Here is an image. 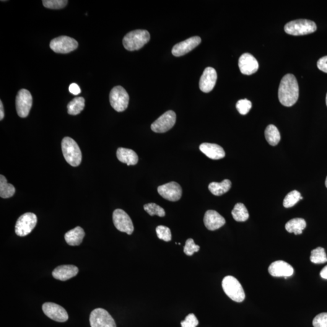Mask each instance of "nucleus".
I'll list each match as a JSON object with an SVG mask.
<instances>
[{"instance_id": "32", "label": "nucleus", "mask_w": 327, "mask_h": 327, "mask_svg": "<svg viewBox=\"0 0 327 327\" xmlns=\"http://www.w3.org/2000/svg\"><path fill=\"white\" fill-rule=\"evenodd\" d=\"M144 209L150 216L157 215L160 217H164L165 215V210L155 203L145 204L144 206Z\"/></svg>"}, {"instance_id": "31", "label": "nucleus", "mask_w": 327, "mask_h": 327, "mask_svg": "<svg viewBox=\"0 0 327 327\" xmlns=\"http://www.w3.org/2000/svg\"><path fill=\"white\" fill-rule=\"evenodd\" d=\"M300 193L297 191H293L287 194L285 197L283 205L285 208H290L297 204L300 201Z\"/></svg>"}, {"instance_id": "41", "label": "nucleus", "mask_w": 327, "mask_h": 327, "mask_svg": "<svg viewBox=\"0 0 327 327\" xmlns=\"http://www.w3.org/2000/svg\"><path fill=\"white\" fill-rule=\"evenodd\" d=\"M4 117V111L2 101H0V120L2 121Z\"/></svg>"}, {"instance_id": "15", "label": "nucleus", "mask_w": 327, "mask_h": 327, "mask_svg": "<svg viewBox=\"0 0 327 327\" xmlns=\"http://www.w3.org/2000/svg\"><path fill=\"white\" fill-rule=\"evenodd\" d=\"M217 73L213 67H207L199 80V89L204 93H209L214 89L217 81Z\"/></svg>"}, {"instance_id": "19", "label": "nucleus", "mask_w": 327, "mask_h": 327, "mask_svg": "<svg viewBox=\"0 0 327 327\" xmlns=\"http://www.w3.org/2000/svg\"><path fill=\"white\" fill-rule=\"evenodd\" d=\"M204 222L207 229L214 231L219 229L225 224V219L215 210H208L204 215Z\"/></svg>"}, {"instance_id": "22", "label": "nucleus", "mask_w": 327, "mask_h": 327, "mask_svg": "<svg viewBox=\"0 0 327 327\" xmlns=\"http://www.w3.org/2000/svg\"><path fill=\"white\" fill-rule=\"evenodd\" d=\"M116 157L119 162L126 164L127 165H136L138 162V157L136 152L126 148H118L116 152Z\"/></svg>"}, {"instance_id": "39", "label": "nucleus", "mask_w": 327, "mask_h": 327, "mask_svg": "<svg viewBox=\"0 0 327 327\" xmlns=\"http://www.w3.org/2000/svg\"><path fill=\"white\" fill-rule=\"evenodd\" d=\"M317 66L320 71L327 73V56L322 57L321 58L319 59L317 63Z\"/></svg>"}, {"instance_id": "44", "label": "nucleus", "mask_w": 327, "mask_h": 327, "mask_svg": "<svg viewBox=\"0 0 327 327\" xmlns=\"http://www.w3.org/2000/svg\"><path fill=\"white\" fill-rule=\"evenodd\" d=\"M326 105H327V95H326Z\"/></svg>"}, {"instance_id": "16", "label": "nucleus", "mask_w": 327, "mask_h": 327, "mask_svg": "<svg viewBox=\"0 0 327 327\" xmlns=\"http://www.w3.org/2000/svg\"><path fill=\"white\" fill-rule=\"evenodd\" d=\"M239 68L243 74L250 75L254 74L259 69V64L252 54H244L240 56L238 62Z\"/></svg>"}, {"instance_id": "13", "label": "nucleus", "mask_w": 327, "mask_h": 327, "mask_svg": "<svg viewBox=\"0 0 327 327\" xmlns=\"http://www.w3.org/2000/svg\"><path fill=\"white\" fill-rule=\"evenodd\" d=\"M158 191L163 198L172 202L180 200L183 194L180 184L174 181L158 187Z\"/></svg>"}, {"instance_id": "24", "label": "nucleus", "mask_w": 327, "mask_h": 327, "mask_svg": "<svg viewBox=\"0 0 327 327\" xmlns=\"http://www.w3.org/2000/svg\"><path fill=\"white\" fill-rule=\"evenodd\" d=\"M232 187V183L228 180H224L221 183L213 182L209 186L210 192L215 196H221L227 193Z\"/></svg>"}, {"instance_id": "11", "label": "nucleus", "mask_w": 327, "mask_h": 327, "mask_svg": "<svg viewBox=\"0 0 327 327\" xmlns=\"http://www.w3.org/2000/svg\"><path fill=\"white\" fill-rule=\"evenodd\" d=\"M176 119L175 111L168 110L152 124L151 129L156 133H165L175 125Z\"/></svg>"}, {"instance_id": "5", "label": "nucleus", "mask_w": 327, "mask_h": 327, "mask_svg": "<svg viewBox=\"0 0 327 327\" xmlns=\"http://www.w3.org/2000/svg\"><path fill=\"white\" fill-rule=\"evenodd\" d=\"M222 287L225 294L231 300L237 302H243L245 298V290L240 282L232 276L225 277L222 280Z\"/></svg>"}, {"instance_id": "28", "label": "nucleus", "mask_w": 327, "mask_h": 327, "mask_svg": "<svg viewBox=\"0 0 327 327\" xmlns=\"http://www.w3.org/2000/svg\"><path fill=\"white\" fill-rule=\"evenodd\" d=\"M85 107V100L82 97H77L67 105V112L69 115H79Z\"/></svg>"}, {"instance_id": "4", "label": "nucleus", "mask_w": 327, "mask_h": 327, "mask_svg": "<svg viewBox=\"0 0 327 327\" xmlns=\"http://www.w3.org/2000/svg\"><path fill=\"white\" fill-rule=\"evenodd\" d=\"M317 30L316 23L313 21L300 19L293 20L285 25V32L288 34L301 36L310 34Z\"/></svg>"}, {"instance_id": "12", "label": "nucleus", "mask_w": 327, "mask_h": 327, "mask_svg": "<svg viewBox=\"0 0 327 327\" xmlns=\"http://www.w3.org/2000/svg\"><path fill=\"white\" fill-rule=\"evenodd\" d=\"M113 221L115 226L121 232L132 235L134 231V226L131 218L123 210L116 209L113 212Z\"/></svg>"}, {"instance_id": "6", "label": "nucleus", "mask_w": 327, "mask_h": 327, "mask_svg": "<svg viewBox=\"0 0 327 327\" xmlns=\"http://www.w3.org/2000/svg\"><path fill=\"white\" fill-rule=\"evenodd\" d=\"M110 105L116 111L121 112L128 107L129 95L120 85L113 87L109 95Z\"/></svg>"}, {"instance_id": "37", "label": "nucleus", "mask_w": 327, "mask_h": 327, "mask_svg": "<svg viewBox=\"0 0 327 327\" xmlns=\"http://www.w3.org/2000/svg\"><path fill=\"white\" fill-rule=\"evenodd\" d=\"M198 324V319L193 313L189 314L186 316L185 320L181 323L182 327H196Z\"/></svg>"}, {"instance_id": "10", "label": "nucleus", "mask_w": 327, "mask_h": 327, "mask_svg": "<svg viewBox=\"0 0 327 327\" xmlns=\"http://www.w3.org/2000/svg\"><path fill=\"white\" fill-rule=\"evenodd\" d=\"M32 106V97L29 91L21 89L16 97V109L18 116L21 118L27 117Z\"/></svg>"}, {"instance_id": "14", "label": "nucleus", "mask_w": 327, "mask_h": 327, "mask_svg": "<svg viewBox=\"0 0 327 327\" xmlns=\"http://www.w3.org/2000/svg\"><path fill=\"white\" fill-rule=\"evenodd\" d=\"M44 313L49 318L59 323L68 320L69 316L66 310L61 306L53 302H46L43 305Z\"/></svg>"}, {"instance_id": "29", "label": "nucleus", "mask_w": 327, "mask_h": 327, "mask_svg": "<svg viewBox=\"0 0 327 327\" xmlns=\"http://www.w3.org/2000/svg\"><path fill=\"white\" fill-rule=\"evenodd\" d=\"M232 215L234 219L238 222H245L248 219L249 214L245 204H236L233 209Z\"/></svg>"}, {"instance_id": "30", "label": "nucleus", "mask_w": 327, "mask_h": 327, "mask_svg": "<svg viewBox=\"0 0 327 327\" xmlns=\"http://www.w3.org/2000/svg\"><path fill=\"white\" fill-rule=\"evenodd\" d=\"M310 261L314 264H323L327 262V257L324 248H316L311 251Z\"/></svg>"}, {"instance_id": "27", "label": "nucleus", "mask_w": 327, "mask_h": 327, "mask_svg": "<svg viewBox=\"0 0 327 327\" xmlns=\"http://www.w3.org/2000/svg\"><path fill=\"white\" fill-rule=\"evenodd\" d=\"M15 189L12 184L7 183L3 175H0V196L2 198H9L14 195Z\"/></svg>"}, {"instance_id": "2", "label": "nucleus", "mask_w": 327, "mask_h": 327, "mask_svg": "<svg viewBox=\"0 0 327 327\" xmlns=\"http://www.w3.org/2000/svg\"><path fill=\"white\" fill-rule=\"evenodd\" d=\"M62 152L67 163L77 167L82 163V154L79 145L70 137H64L61 142Z\"/></svg>"}, {"instance_id": "38", "label": "nucleus", "mask_w": 327, "mask_h": 327, "mask_svg": "<svg viewBox=\"0 0 327 327\" xmlns=\"http://www.w3.org/2000/svg\"><path fill=\"white\" fill-rule=\"evenodd\" d=\"M314 327H327V313L319 314L313 321Z\"/></svg>"}, {"instance_id": "26", "label": "nucleus", "mask_w": 327, "mask_h": 327, "mask_svg": "<svg viewBox=\"0 0 327 327\" xmlns=\"http://www.w3.org/2000/svg\"><path fill=\"white\" fill-rule=\"evenodd\" d=\"M265 137L267 142L272 146H275L281 140V134L277 127L272 124L267 127L265 131Z\"/></svg>"}, {"instance_id": "1", "label": "nucleus", "mask_w": 327, "mask_h": 327, "mask_svg": "<svg viewBox=\"0 0 327 327\" xmlns=\"http://www.w3.org/2000/svg\"><path fill=\"white\" fill-rule=\"evenodd\" d=\"M299 85L295 75H285L280 82L278 98L280 103L286 107H291L299 98Z\"/></svg>"}, {"instance_id": "43", "label": "nucleus", "mask_w": 327, "mask_h": 327, "mask_svg": "<svg viewBox=\"0 0 327 327\" xmlns=\"http://www.w3.org/2000/svg\"><path fill=\"white\" fill-rule=\"evenodd\" d=\"M326 186L327 188V178H326Z\"/></svg>"}, {"instance_id": "35", "label": "nucleus", "mask_w": 327, "mask_h": 327, "mask_svg": "<svg viewBox=\"0 0 327 327\" xmlns=\"http://www.w3.org/2000/svg\"><path fill=\"white\" fill-rule=\"evenodd\" d=\"M236 107L241 115H245L252 108V104L250 101L246 99L240 100L236 103Z\"/></svg>"}, {"instance_id": "7", "label": "nucleus", "mask_w": 327, "mask_h": 327, "mask_svg": "<svg viewBox=\"0 0 327 327\" xmlns=\"http://www.w3.org/2000/svg\"><path fill=\"white\" fill-rule=\"evenodd\" d=\"M37 224V217L33 213L28 212L23 214L17 220L15 225V233L18 236H27L32 232Z\"/></svg>"}, {"instance_id": "8", "label": "nucleus", "mask_w": 327, "mask_h": 327, "mask_svg": "<svg viewBox=\"0 0 327 327\" xmlns=\"http://www.w3.org/2000/svg\"><path fill=\"white\" fill-rule=\"evenodd\" d=\"M79 43L75 39L67 36H61L51 41L50 48L57 54H68L78 48Z\"/></svg>"}, {"instance_id": "21", "label": "nucleus", "mask_w": 327, "mask_h": 327, "mask_svg": "<svg viewBox=\"0 0 327 327\" xmlns=\"http://www.w3.org/2000/svg\"><path fill=\"white\" fill-rule=\"evenodd\" d=\"M199 150L207 157L212 160H220L224 158L225 153L222 147L216 144L202 143L200 145Z\"/></svg>"}, {"instance_id": "34", "label": "nucleus", "mask_w": 327, "mask_h": 327, "mask_svg": "<svg viewBox=\"0 0 327 327\" xmlns=\"http://www.w3.org/2000/svg\"><path fill=\"white\" fill-rule=\"evenodd\" d=\"M156 232H157L158 238L160 240L164 241L165 242H168L172 240V233H171L170 228L167 227L159 225L156 228Z\"/></svg>"}, {"instance_id": "3", "label": "nucleus", "mask_w": 327, "mask_h": 327, "mask_svg": "<svg viewBox=\"0 0 327 327\" xmlns=\"http://www.w3.org/2000/svg\"><path fill=\"white\" fill-rule=\"evenodd\" d=\"M150 35L145 30H136L124 36L123 43L124 48L129 51L139 50L150 41Z\"/></svg>"}, {"instance_id": "42", "label": "nucleus", "mask_w": 327, "mask_h": 327, "mask_svg": "<svg viewBox=\"0 0 327 327\" xmlns=\"http://www.w3.org/2000/svg\"><path fill=\"white\" fill-rule=\"evenodd\" d=\"M320 275L323 279H327V266L322 270V271L320 272Z\"/></svg>"}, {"instance_id": "40", "label": "nucleus", "mask_w": 327, "mask_h": 327, "mask_svg": "<svg viewBox=\"0 0 327 327\" xmlns=\"http://www.w3.org/2000/svg\"><path fill=\"white\" fill-rule=\"evenodd\" d=\"M69 90L74 95H79L82 92L79 85L76 84V83H72V84L70 85Z\"/></svg>"}, {"instance_id": "36", "label": "nucleus", "mask_w": 327, "mask_h": 327, "mask_svg": "<svg viewBox=\"0 0 327 327\" xmlns=\"http://www.w3.org/2000/svg\"><path fill=\"white\" fill-rule=\"evenodd\" d=\"M200 246L194 244L193 239H188L186 241V245L184 246V252L188 256H192L194 253L198 252Z\"/></svg>"}, {"instance_id": "20", "label": "nucleus", "mask_w": 327, "mask_h": 327, "mask_svg": "<svg viewBox=\"0 0 327 327\" xmlns=\"http://www.w3.org/2000/svg\"><path fill=\"white\" fill-rule=\"evenodd\" d=\"M79 272V270L76 266L73 265H63L54 269L53 276L54 279L65 281L77 276Z\"/></svg>"}, {"instance_id": "18", "label": "nucleus", "mask_w": 327, "mask_h": 327, "mask_svg": "<svg viewBox=\"0 0 327 327\" xmlns=\"http://www.w3.org/2000/svg\"><path fill=\"white\" fill-rule=\"evenodd\" d=\"M269 273L274 277H289L294 272L292 266L286 262L277 261L272 263L269 267Z\"/></svg>"}, {"instance_id": "25", "label": "nucleus", "mask_w": 327, "mask_h": 327, "mask_svg": "<svg viewBox=\"0 0 327 327\" xmlns=\"http://www.w3.org/2000/svg\"><path fill=\"white\" fill-rule=\"evenodd\" d=\"M305 220L302 218H295L289 220L285 224V229L289 233H293L295 235H300L306 227Z\"/></svg>"}, {"instance_id": "33", "label": "nucleus", "mask_w": 327, "mask_h": 327, "mask_svg": "<svg viewBox=\"0 0 327 327\" xmlns=\"http://www.w3.org/2000/svg\"><path fill=\"white\" fill-rule=\"evenodd\" d=\"M42 2L44 6L51 9L63 8L68 3L67 0H43Z\"/></svg>"}, {"instance_id": "23", "label": "nucleus", "mask_w": 327, "mask_h": 327, "mask_svg": "<svg viewBox=\"0 0 327 327\" xmlns=\"http://www.w3.org/2000/svg\"><path fill=\"white\" fill-rule=\"evenodd\" d=\"M85 232L82 227H77L65 234L64 238L69 245L77 246L81 245Z\"/></svg>"}, {"instance_id": "9", "label": "nucleus", "mask_w": 327, "mask_h": 327, "mask_svg": "<svg viewBox=\"0 0 327 327\" xmlns=\"http://www.w3.org/2000/svg\"><path fill=\"white\" fill-rule=\"evenodd\" d=\"M90 324L91 327H116L113 318L103 308H96L91 312Z\"/></svg>"}, {"instance_id": "17", "label": "nucleus", "mask_w": 327, "mask_h": 327, "mask_svg": "<svg viewBox=\"0 0 327 327\" xmlns=\"http://www.w3.org/2000/svg\"><path fill=\"white\" fill-rule=\"evenodd\" d=\"M201 43V38L199 36H193L176 44L172 49V53L175 56H183L196 48Z\"/></svg>"}]
</instances>
